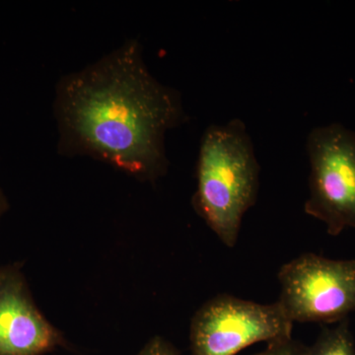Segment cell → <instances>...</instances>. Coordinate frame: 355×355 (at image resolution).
I'll return each mask as SVG.
<instances>
[{"instance_id": "cell-1", "label": "cell", "mask_w": 355, "mask_h": 355, "mask_svg": "<svg viewBox=\"0 0 355 355\" xmlns=\"http://www.w3.org/2000/svg\"><path fill=\"white\" fill-rule=\"evenodd\" d=\"M55 114L60 153L91 156L148 182L167 173L166 135L187 119L179 91L150 73L135 40L62 77Z\"/></svg>"}, {"instance_id": "cell-2", "label": "cell", "mask_w": 355, "mask_h": 355, "mask_svg": "<svg viewBox=\"0 0 355 355\" xmlns=\"http://www.w3.org/2000/svg\"><path fill=\"white\" fill-rule=\"evenodd\" d=\"M193 207L226 247L237 244L242 221L256 205L261 166L239 118L207 127L200 139Z\"/></svg>"}, {"instance_id": "cell-3", "label": "cell", "mask_w": 355, "mask_h": 355, "mask_svg": "<svg viewBox=\"0 0 355 355\" xmlns=\"http://www.w3.org/2000/svg\"><path fill=\"white\" fill-rule=\"evenodd\" d=\"M309 196L304 211L331 236L355 229V132L338 123L312 128L306 139Z\"/></svg>"}, {"instance_id": "cell-6", "label": "cell", "mask_w": 355, "mask_h": 355, "mask_svg": "<svg viewBox=\"0 0 355 355\" xmlns=\"http://www.w3.org/2000/svg\"><path fill=\"white\" fill-rule=\"evenodd\" d=\"M65 345L37 307L22 263L0 266V355H44Z\"/></svg>"}, {"instance_id": "cell-4", "label": "cell", "mask_w": 355, "mask_h": 355, "mask_svg": "<svg viewBox=\"0 0 355 355\" xmlns=\"http://www.w3.org/2000/svg\"><path fill=\"white\" fill-rule=\"evenodd\" d=\"M279 303L292 323L336 324L355 312V260L305 253L280 268Z\"/></svg>"}, {"instance_id": "cell-5", "label": "cell", "mask_w": 355, "mask_h": 355, "mask_svg": "<svg viewBox=\"0 0 355 355\" xmlns=\"http://www.w3.org/2000/svg\"><path fill=\"white\" fill-rule=\"evenodd\" d=\"M293 323L279 303L261 304L221 294L193 315L191 355H236L254 343L292 338Z\"/></svg>"}, {"instance_id": "cell-10", "label": "cell", "mask_w": 355, "mask_h": 355, "mask_svg": "<svg viewBox=\"0 0 355 355\" xmlns=\"http://www.w3.org/2000/svg\"><path fill=\"white\" fill-rule=\"evenodd\" d=\"M8 209V200H7L6 196L4 195L3 191L0 188V219L3 216Z\"/></svg>"}, {"instance_id": "cell-9", "label": "cell", "mask_w": 355, "mask_h": 355, "mask_svg": "<svg viewBox=\"0 0 355 355\" xmlns=\"http://www.w3.org/2000/svg\"><path fill=\"white\" fill-rule=\"evenodd\" d=\"M181 352L173 343L161 336H154L137 355H180Z\"/></svg>"}, {"instance_id": "cell-8", "label": "cell", "mask_w": 355, "mask_h": 355, "mask_svg": "<svg viewBox=\"0 0 355 355\" xmlns=\"http://www.w3.org/2000/svg\"><path fill=\"white\" fill-rule=\"evenodd\" d=\"M305 345H301L293 338L268 343L265 350L254 355H304Z\"/></svg>"}, {"instance_id": "cell-7", "label": "cell", "mask_w": 355, "mask_h": 355, "mask_svg": "<svg viewBox=\"0 0 355 355\" xmlns=\"http://www.w3.org/2000/svg\"><path fill=\"white\" fill-rule=\"evenodd\" d=\"M304 355H355L349 319L343 320L334 327L324 326L316 342L311 347H305Z\"/></svg>"}]
</instances>
